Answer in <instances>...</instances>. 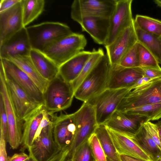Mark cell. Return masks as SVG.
<instances>
[{
    "label": "cell",
    "mask_w": 161,
    "mask_h": 161,
    "mask_svg": "<svg viewBox=\"0 0 161 161\" xmlns=\"http://www.w3.org/2000/svg\"><path fill=\"white\" fill-rule=\"evenodd\" d=\"M111 66L107 55L105 54L78 86L75 92L74 97L86 102L106 89Z\"/></svg>",
    "instance_id": "6da1fadb"
},
{
    "label": "cell",
    "mask_w": 161,
    "mask_h": 161,
    "mask_svg": "<svg viewBox=\"0 0 161 161\" xmlns=\"http://www.w3.org/2000/svg\"><path fill=\"white\" fill-rule=\"evenodd\" d=\"M32 49L42 52L58 40L72 33L66 24L45 22L26 27Z\"/></svg>",
    "instance_id": "7a4b0ae2"
},
{
    "label": "cell",
    "mask_w": 161,
    "mask_h": 161,
    "mask_svg": "<svg viewBox=\"0 0 161 161\" xmlns=\"http://www.w3.org/2000/svg\"><path fill=\"white\" fill-rule=\"evenodd\" d=\"M73 114L76 131L73 140L69 147V153L66 161H71L75 152L95 133L98 126L94 108L87 102H84Z\"/></svg>",
    "instance_id": "3957f363"
},
{
    "label": "cell",
    "mask_w": 161,
    "mask_h": 161,
    "mask_svg": "<svg viewBox=\"0 0 161 161\" xmlns=\"http://www.w3.org/2000/svg\"><path fill=\"white\" fill-rule=\"evenodd\" d=\"M43 94L44 106L49 114L69 108L74 97L71 83L59 74L49 81Z\"/></svg>",
    "instance_id": "277c9868"
},
{
    "label": "cell",
    "mask_w": 161,
    "mask_h": 161,
    "mask_svg": "<svg viewBox=\"0 0 161 161\" xmlns=\"http://www.w3.org/2000/svg\"><path fill=\"white\" fill-rule=\"evenodd\" d=\"M161 103V77L154 79L129 92L117 110L125 112L142 106Z\"/></svg>",
    "instance_id": "5b68a950"
},
{
    "label": "cell",
    "mask_w": 161,
    "mask_h": 161,
    "mask_svg": "<svg viewBox=\"0 0 161 161\" xmlns=\"http://www.w3.org/2000/svg\"><path fill=\"white\" fill-rule=\"evenodd\" d=\"M87 43L83 34L73 32L54 42L43 53L59 66L82 51Z\"/></svg>",
    "instance_id": "8992f818"
},
{
    "label": "cell",
    "mask_w": 161,
    "mask_h": 161,
    "mask_svg": "<svg viewBox=\"0 0 161 161\" xmlns=\"http://www.w3.org/2000/svg\"><path fill=\"white\" fill-rule=\"evenodd\" d=\"M130 91L129 88L106 89L86 102L93 106L98 125H104L110 118Z\"/></svg>",
    "instance_id": "52a82bcc"
},
{
    "label": "cell",
    "mask_w": 161,
    "mask_h": 161,
    "mask_svg": "<svg viewBox=\"0 0 161 161\" xmlns=\"http://www.w3.org/2000/svg\"><path fill=\"white\" fill-rule=\"evenodd\" d=\"M0 95L3 98L7 116L8 142L13 149H16L21 143L23 122L19 119L12 100L2 64H0Z\"/></svg>",
    "instance_id": "ba28073f"
},
{
    "label": "cell",
    "mask_w": 161,
    "mask_h": 161,
    "mask_svg": "<svg viewBox=\"0 0 161 161\" xmlns=\"http://www.w3.org/2000/svg\"><path fill=\"white\" fill-rule=\"evenodd\" d=\"M117 0H75L71 7V18L77 21L83 17H99L110 18Z\"/></svg>",
    "instance_id": "9c48e42d"
},
{
    "label": "cell",
    "mask_w": 161,
    "mask_h": 161,
    "mask_svg": "<svg viewBox=\"0 0 161 161\" xmlns=\"http://www.w3.org/2000/svg\"><path fill=\"white\" fill-rule=\"evenodd\" d=\"M28 150L30 157L34 161H48L61 151L54 138L52 120L42 129Z\"/></svg>",
    "instance_id": "30bf717a"
},
{
    "label": "cell",
    "mask_w": 161,
    "mask_h": 161,
    "mask_svg": "<svg viewBox=\"0 0 161 161\" xmlns=\"http://www.w3.org/2000/svg\"><path fill=\"white\" fill-rule=\"evenodd\" d=\"M132 1L117 0L115 9L110 18L108 35L104 46L111 44L121 32L133 24Z\"/></svg>",
    "instance_id": "8fae6325"
},
{
    "label": "cell",
    "mask_w": 161,
    "mask_h": 161,
    "mask_svg": "<svg viewBox=\"0 0 161 161\" xmlns=\"http://www.w3.org/2000/svg\"><path fill=\"white\" fill-rule=\"evenodd\" d=\"M4 75L15 110L19 119L23 121L26 117L43 104L36 102L14 80L6 75L5 73Z\"/></svg>",
    "instance_id": "7c38bea8"
},
{
    "label": "cell",
    "mask_w": 161,
    "mask_h": 161,
    "mask_svg": "<svg viewBox=\"0 0 161 161\" xmlns=\"http://www.w3.org/2000/svg\"><path fill=\"white\" fill-rule=\"evenodd\" d=\"M52 118L53 135L56 143L61 150L69 147L75 135L76 125L73 113L49 115Z\"/></svg>",
    "instance_id": "4fadbf2b"
},
{
    "label": "cell",
    "mask_w": 161,
    "mask_h": 161,
    "mask_svg": "<svg viewBox=\"0 0 161 161\" xmlns=\"http://www.w3.org/2000/svg\"><path fill=\"white\" fill-rule=\"evenodd\" d=\"M137 42L133 23L111 44L105 46L111 66L119 65L126 54Z\"/></svg>",
    "instance_id": "5bb4252c"
},
{
    "label": "cell",
    "mask_w": 161,
    "mask_h": 161,
    "mask_svg": "<svg viewBox=\"0 0 161 161\" xmlns=\"http://www.w3.org/2000/svg\"><path fill=\"white\" fill-rule=\"evenodd\" d=\"M0 59L5 75L14 80L36 102L44 105L43 93L31 78L12 61Z\"/></svg>",
    "instance_id": "9a60e30c"
},
{
    "label": "cell",
    "mask_w": 161,
    "mask_h": 161,
    "mask_svg": "<svg viewBox=\"0 0 161 161\" xmlns=\"http://www.w3.org/2000/svg\"><path fill=\"white\" fill-rule=\"evenodd\" d=\"M32 49L26 27L0 43V58L8 59L16 56H29Z\"/></svg>",
    "instance_id": "2e32d148"
},
{
    "label": "cell",
    "mask_w": 161,
    "mask_h": 161,
    "mask_svg": "<svg viewBox=\"0 0 161 161\" xmlns=\"http://www.w3.org/2000/svg\"><path fill=\"white\" fill-rule=\"evenodd\" d=\"M106 128L119 155L129 156L146 161H152L149 155L138 143L134 135L125 134Z\"/></svg>",
    "instance_id": "e0dca14e"
},
{
    "label": "cell",
    "mask_w": 161,
    "mask_h": 161,
    "mask_svg": "<svg viewBox=\"0 0 161 161\" xmlns=\"http://www.w3.org/2000/svg\"><path fill=\"white\" fill-rule=\"evenodd\" d=\"M148 121L145 117L116 110L104 125L116 131L135 135L144 123Z\"/></svg>",
    "instance_id": "ac0fdd59"
},
{
    "label": "cell",
    "mask_w": 161,
    "mask_h": 161,
    "mask_svg": "<svg viewBox=\"0 0 161 161\" xmlns=\"http://www.w3.org/2000/svg\"><path fill=\"white\" fill-rule=\"evenodd\" d=\"M144 76L140 67L125 68L119 65L111 66L107 89L131 88L136 82Z\"/></svg>",
    "instance_id": "d6986e66"
},
{
    "label": "cell",
    "mask_w": 161,
    "mask_h": 161,
    "mask_svg": "<svg viewBox=\"0 0 161 161\" xmlns=\"http://www.w3.org/2000/svg\"><path fill=\"white\" fill-rule=\"evenodd\" d=\"M22 0L0 13V43L23 27Z\"/></svg>",
    "instance_id": "ffe728a7"
},
{
    "label": "cell",
    "mask_w": 161,
    "mask_h": 161,
    "mask_svg": "<svg viewBox=\"0 0 161 161\" xmlns=\"http://www.w3.org/2000/svg\"><path fill=\"white\" fill-rule=\"evenodd\" d=\"M77 22L83 31L87 32L94 41L104 45L109 33L110 18L99 17H88L81 18Z\"/></svg>",
    "instance_id": "44dd1931"
},
{
    "label": "cell",
    "mask_w": 161,
    "mask_h": 161,
    "mask_svg": "<svg viewBox=\"0 0 161 161\" xmlns=\"http://www.w3.org/2000/svg\"><path fill=\"white\" fill-rule=\"evenodd\" d=\"M93 52L82 51L59 66V75L66 81L72 83L81 73Z\"/></svg>",
    "instance_id": "7402d4cb"
},
{
    "label": "cell",
    "mask_w": 161,
    "mask_h": 161,
    "mask_svg": "<svg viewBox=\"0 0 161 161\" xmlns=\"http://www.w3.org/2000/svg\"><path fill=\"white\" fill-rule=\"evenodd\" d=\"M46 110L42 104L23 120V134L20 150L28 149L31 146Z\"/></svg>",
    "instance_id": "603a6c76"
},
{
    "label": "cell",
    "mask_w": 161,
    "mask_h": 161,
    "mask_svg": "<svg viewBox=\"0 0 161 161\" xmlns=\"http://www.w3.org/2000/svg\"><path fill=\"white\" fill-rule=\"evenodd\" d=\"M29 56L40 75L50 81L58 74L59 66L43 53L31 49Z\"/></svg>",
    "instance_id": "cb8c5ba5"
},
{
    "label": "cell",
    "mask_w": 161,
    "mask_h": 161,
    "mask_svg": "<svg viewBox=\"0 0 161 161\" xmlns=\"http://www.w3.org/2000/svg\"><path fill=\"white\" fill-rule=\"evenodd\" d=\"M8 60L13 62L27 75L43 94L49 81L40 75L29 56H16Z\"/></svg>",
    "instance_id": "d4e9b609"
},
{
    "label": "cell",
    "mask_w": 161,
    "mask_h": 161,
    "mask_svg": "<svg viewBox=\"0 0 161 161\" xmlns=\"http://www.w3.org/2000/svg\"><path fill=\"white\" fill-rule=\"evenodd\" d=\"M138 42L146 48L161 64V36L147 33L141 29L134 23Z\"/></svg>",
    "instance_id": "484cf974"
},
{
    "label": "cell",
    "mask_w": 161,
    "mask_h": 161,
    "mask_svg": "<svg viewBox=\"0 0 161 161\" xmlns=\"http://www.w3.org/2000/svg\"><path fill=\"white\" fill-rule=\"evenodd\" d=\"M107 158L112 161H121L106 127L98 125L95 132Z\"/></svg>",
    "instance_id": "4316f807"
},
{
    "label": "cell",
    "mask_w": 161,
    "mask_h": 161,
    "mask_svg": "<svg viewBox=\"0 0 161 161\" xmlns=\"http://www.w3.org/2000/svg\"><path fill=\"white\" fill-rule=\"evenodd\" d=\"M134 137L152 161H157L161 157V150L150 137L143 125L134 135Z\"/></svg>",
    "instance_id": "83f0119b"
},
{
    "label": "cell",
    "mask_w": 161,
    "mask_h": 161,
    "mask_svg": "<svg viewBox=\"0 0 161 161\" xmlns=\"http://www.w3.org/2000/svg\"><path fill=\"white\" fill-rule=\"evenodd\" d=\"M23 25L25 27L41 14L44 10V0H22Z\"/></svg>",
    "instance_id": "f1b7e54d"
},
{
    "label": "cell",
    "mask_w": 161,
    "mask_h": 161,
    "mask_svg": "<svg viewBox=\"0 0 161 161\" xmlns=\"http://www.w3.org/2000/svg\"><path fill=\"white\" fill-rule=\"evenodd\" d=\"M134 23L143 31L161 36V21L149 16L137 14L134 19Z\"/></svg>",
    "instance_id": "f546056e"
},
{
    "label": "cell",
    "mask_w": 161,
    "mask_h": 161,
    "mask_svg": "<svg viewBox=\"0 0 161 161\" xmlns=\"http://www.w3.org/2000/svg\"><path fill=\"white\" fill-rule=\"evenodd\" d=\"M128 114L146 117L148 121L161 118V103L145 105L125 112Z\"/></svg>",
    "instance_id": "4dcf8cb0"
},
{
    "label": "cell",
    "mask_w": 161,
    "mask_h": 161,
    "mask_svg": "<svg viewBox=\"0 0 161 161\" xmlns=\"http://www.w3.org/2000/svg\"><path fill=\"white\" fill-rule=\"evenodd\" d=\"M93 54L84 67L81 73L72 83L74 92L89 73L105 53L103 49L99 48L97 50L93 49Z\"/></svg>",
    "instance_id": "1f68e13d"
},
{
    "label": "cell",
    "mask_w": 161,
    "mask_h": 161,
    "mask_svg": "<svg viewBox=\"0 0 161 161\" xmlns=\"http://www.w3.org/2000/svg\"><path fill=\"white\" fill-rule=\"evenodd\" d=\"M137 49L139 59V67L161 70V68L154 56L146 48L138 42Z\"/></svg>",
    "instance_id": "d6a6232c"
},
{
    "label": "cell",
    "mask_w": 161,
    "mask_h": 161,
    "mask_svg": "<svg viewBox=\"0 0 161 161\" xmlns=\"http://www.w3.org/2000/svg\"><path fill=\"white\" fill-rule=\"evenodd\" d=\"M119 65L125 68L139 67L137 42L126 54Z\"/></svg>",
    "instance_id": "836d02e7"
},
{
    "label": "cell",
    "mask_w": 161,
    "mask_h": 161,
    "mask_svg": "<svg viewBox=\"0 0 161 161\" xmlns=\"http://www.w3.org/2000/svg\"><path fill=\"white\" fill-rule=\"evenodd\" d=\"M88 141L96 161H107V157L95 133Z\"/></svg>",
    "instance_id": "e575fe53"
},
{
    "label": "cell",
    "mask_w": 161,
    "mask_h": 161,
    "mask_svg": "<svg viewBox=\"0 0 161 161\" xmlns=\"http://www.w3.org/2000/svg\"><path fill=\"white\" fill-rule=\"evenodd\" d=\"M70 161H96L88 141L77 150Z\"/></svg>",
    "instance_id": "d590c367"
},
{
    "label": "cell",
    "mask_w": 161,
    "mask_h": 161,
    "mask_svg": "<svg viewBox=\"0 0 161 161\" xmlns=\"http://www.w3.org/2000/svg\"><path fill=\"white\" fill-rule=\"evenodd\" d=\"M0 131L3 133L7 142L9 140L8 125L7 116L3 98L0 95Z\"/></svg>",
    "instance_id": "8d00e7d4"
},
{
    "label": "cell",
    "mask_w": 161,
    "mask_h": 161,
    "mask_svg": "<svg viewBox=\"0 0 161 161\" xmlns=\"http://www.w3.org/2000/svg\"><path fill=\"white\" fill-rule=\"evenodd\" d=\"M143 125L150 137L161 151V143L156 124L148 121L144 123Z\"/></svg>",
    "instance_id": "74e56055"
},
{
    "label": "cell",
    "mask_w": 161,
    "mask_h": 161,
    "mask_svg": "<svg viewBox=\"0 0 161 161\" xmlns=\"http://www.w3.org/2000/svg\"><path fill=\"white\" fill-rule=\"evenodd\" d=\"M6 141L3 134L0 131V161H8V157L6 149Z\"/></svg>",
    "instance_id": "f35d334b"
},
{
    "label": "cell",
    "mask_w": 161,
    "mask_h": 161,
    "mask_svg": "<svg viewBox=\"0 0 161 161\" xmlns=\"http://www.w3.org/2000/svg\"><path fill=\"white\" fill-rule=\"evenodd\" d=\"M141 68L145 76L151 79L161 77V70L149 68Z\"/></svg>",
    "instance_id": "ab89813d"
},
{
    "label": "cell",
    "mask_w": 161,
    "mask_h": 161,
    "mask_svg": "<svg viewBox=\"0 0 161 161\" xmlns=\"http://www.w3.org/2000/svg\"><path fill=\"white\" fill-rule=\"evenodd\" d=\"M20 1V0H1L0 13L10 8Z\"/></svg>",
    "instance_id": "60d3db41"
},
{
    "label": "cell",
    "mask_w": 161,
    "mask_h": 161,
    "mask_svg": "<svg viewBox=\"0 0 161 161\" xmlns=\"http://www.w3.org/2000/svg\"><path fill=\"white\" fill-rule=\"evenodd\" d=\"M30 157L24 152L15 153L11 157H8V161H25Z\"/></svg>",
    "instance_id": "b9f144b4"
},
{
    "label": "cell",
    "mask_w": 161,
    "mask_h": 161,
    "mask_svg": "<svg viewBox=\"0 0 161 161\" xmlns=\"http://www.w3.org/2000/svg\"><path fill=\"white\" fill-rule=\"evenodd\" d=\"M121 161H146L140 159L125 155H120Z\"/></svg>",
    "instance_id": "7bdbcfd3"
},
{
    "label": "cell",
    "mask_w": 161,
    "mask_h": 161,
    "mask_svg": "<svg viewBox=\"0 0 161 161\" xmlns=\"http://www.w3.org/2000/svg\"><path fill=\"white\" fill-rule=\"evenodd\" d=\"M156 124L157 127L159 138L161 143V120L158 121Z\"/></svg>",
    "instance_id": "ee69618b"
},
{
    "label": "cell",
    "mask_w": 161,
    "mask_h": 161,
    "mask_svg": "<svg viewBox=\"0 0 161 161\" xmlns=\"http://www.w3.org/2000/svg\"><path fill=\"white\" fill-rule=\"evenodd\" d=\"M154 2L158 6L161 8V0H155Z\"/></svg>",
    "instance_id": "f6af8a7d"
},
{
    "label": "cell",
    "mask_w": 161,
    "mask_h": 161,
    "mask_svg": "<svg viewBox=\"0 0 161 161\" xmlns=\"http://www.w3.org/2000/svg\"><path fill=\"white\" fill-rule=\"evenodd\" d=\"M25 161H34L32 158H30Z\"/></svg>",
    "instance_id": "bcb514c9"
},
{
    "label": "cell",
    "mask_w": 161,
    "mask_h": 161,
    "mask_svg": "<svg viewBox=\"0 0 161 161\" xmlns=\"http://www.w3.org/2000/svg\"><path fill=\"white\" fill-rule=\"evenodd\" d=\"M107 161H112L110 159H109L107 157Z\"/></svg>",
    "instance_id": "7dc6e473"
},
{
    "label": "cell",
    "mask_w": 161,
    "mask_h": 161,
    "mask_svg": "<svg viewBox=\"0 0 161 161\" xmlns=\"http://www.w3.org/2000/svg\"><path fill=\"white\" fill-rule=\"evenodd\" d=\"M157 161H161V157Z\"/></svg>",
    "instance_id": "c3c4849f"
},
{
    "label": "cell",
    "mask_w": 161,
    "mask_h": 161,
    "mask_svg": "<svg viewBox=\"0 0 161 161\" xmlns=\"http://www.w3.org/2000/svg\"><path fill=\"white\" fill-rule=\"evenodd\" d=\"M48 161H52V160H49Z\"/></svg>",
    "instance_id": "681fc988"
}]
</instances>
